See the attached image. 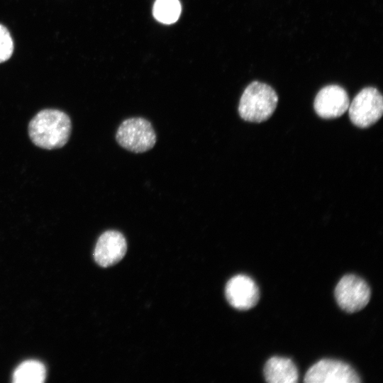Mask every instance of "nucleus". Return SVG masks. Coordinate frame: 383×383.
Masks as SVG:
<instances>
[{
  "label": "nucleus",
  "mask_w": 383,
  "mask_h": 383,
  "mask_svg": "<svg viewBox=\"0 0 383 383\" xmlns=\"http://www.w3.org/2000/svg\"><path fill=\"white\" fill-rule=\"evenodd\" d=\"M278 104V96L270 85L258 81L251 82L243 92L238 113L244 121L261 123L268 120Z\"/></svg>",
  "instance_id": "2"
},
{
  "label": "nucleus",
  "mask_w": 383,
  "mask_h": 383,
  "mask_svg": "<svg viewBox=\"0 0 383 383\" xmlns=\"http://www.w3.org/2000/svg\"><path fill=\"white\" fill-rule=\"evenodd\" d=\"M127 250L126 240L121 233L107 231L99 238L94 252L96 262L107 267L118 262Z\"/></svg>",
  "instance_id": "9"
},
{
  "label": "nucleus",
  "mask_w": 383,
  "mask_h": 383,
  "mask_svg": "<svg viewBox=\"0 0 383 383\" xmlns=\"http://www.w3.org/2000/svg\"><path fill=\"white\" fill-rule=\"evenodd\" d=\"M350 99L345 89L337 84L327 85L316 94L313 108L316 114L325 119L341 116L348 109Z\"/></svg>",
  "instance_id": "7"
},
{
  "label": "nucleus",
  "mask_w": 383,
  "mask_h": 383,
  "mask_svg": "<svg viewBox=\"0 0 383 383\" xmlns=\"http://www.w3.org/2000/svg\"><path fill=\"white\" fill-rule=\"evenodd\" d=\"M334 294L338 306L343 310L354 313L368 304L371 291L367 282L360 277L346 274L337 284Z\"/></svg>",
  "instance_id": "5"
},
{
  "label": "nucleus",
  "mask_w": 383,
  "mask_h": 383,
  "mask_svg": "<svg viewBox=\"0 0 383 383\" xmlns=\"http://www.w3.org/2000/svg\"><path fill=\"white\" fill-rule=\"evenodd\" d=\"M116 138L122 148L135 153H141L153 148L156 142V134L148 120L143 118H130L121 123Z\"/></svg>",
  "instance_id": "3"
},
{
  "label": "nucleus",
  "mask_w": 383,
  "mask_h": 383,
  "mask_svg": "<svg viewBox=\"0 0 383 383\" xmlns=\"http://www.w3.org/2000/svg\"><path fill=\"white\" fill-rule=\"evenodd\" d=\"M72 130L70 117L57 109H44L30 121L28 134L38 147L52 150L62 148L68 141Z\"/></svg>",
  "instance_id": "1"
},
{
  "label": "nucleus",
  "mask_w": 383,
  "mask_h": 383,
  "mask_svg": "<svg viewBox=\"0 0 383 383\" xmlns=\"http://www.w3.org/2000/svg\"><path fill=\"white\" fill-rule=\"evenodd\" d=\"M13 52V42L8 29L0 24V63L8 60Z\"/></svg>",
  "instance_id": "13"
},
{
  "label": "nucleus",
  "mask_w": 383,
  "mask_h": 383,
  "mask_svg": "<svg viewBox=\"0 0 383 383\" xmlns=\"http://www.w3.org/2000/svg\"><path fill=\"white\" fill-rule=\"evenodd\" d=\"M225 294L228 303L238 310H248L259 300L257 285L245 274L233 277L226 285Z\"/></svg>",
  "instance_id": "8"
},
{
  "label": "nucleus",
  "mask_w": 383,
  "mask_h": 383,
  "mask_svg": "<svg viewBox=\"0 0 383 383\" xmlns=\"http://www.w3.org/2000/svg\"><path fill=\"white\" fill-rule=\"evenodd\" d=\"M46 377L45 367L36 360L22 362L14 371L13 382L16 383H42Z\"/></svg>",
  "instance_id": "11"
},
{
  "label": "nucleus",
  "mask_w": 383,
  "mask_h": 383,
  "mask_svg": "<svg viewBox=\"0 0 383 383\" xmlns=\"http://www.w3.org/2000/svg\"><path fill=\"white\" fill-rule=\"evenodd\" d=\"M359 375L348 364L337 360L323 359L306 372V383H359Z\"/></svg>",
  "instance_id": "6"
},
{
  "label": "nucleus",
  "mask_w": 383,
  "mask_h": 383,
  "mask_svg": "<svg viewBox=\"0 0 383 383\" xmlns=\"http://www.w3.org/2000/svg\"><path fill=\"white\" fill-rule=\"evenodd\" d=\"M351 122L357 127L368 128L377 123L383 114V97L375 87L363 88L348 107Z\"/></svg>",
  "instance_id": "4"
},
{
  "label": "nucleus",
  "mask_w": 383,
  "mask_h": 383,
  "mask_svg": "<svg viewBox=\"0 0 383 383\" xmlns=\"http://www.w3.org/2000/svg\"><path fill=\"white\" fill-rule=\"evenodd\" d=\"M265 380L270 383H296L298 381V370L289 358L272 357L264 367Z\"/></svg>",
  "instance_id": "10"
},
{
  "label": "nucleus",
  "mask_w": 383,
  "mask_h": 383,
  "mask_svg": "<svg viewBox=\"0 0 383 383\" xmlns=\"http://www.w3.org/2000/svg\"><path fill=\"white\" fill-rule=\"evenodd\" d=\"M152 13L158 21L165 24L173 23L179 17L181 5L178 0H156Z\"/></svg>",
  "instance_id": "12"
}]
</instances>
